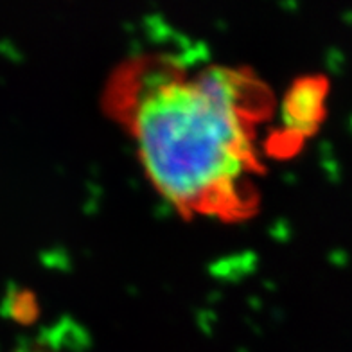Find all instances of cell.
<instances>
[{
  "instance_id": "6da1fadb",
  "label": "cell",
  "mask_w": 352,
  "mask_h": 352,
  "mask_svg": "<svg viewBox=\"0 0 352 352\" xmlns=\"http://www.w3.org/2000/svg\"><path fill=\"white\" fill-rule=\"evenodd\" d=\"M104 111L130 135L158 195L187 218L241 221L257 210V126L272 113L254 72L142 52L108 76Z\"/></svg>"
},
{
  "instance_id": "3957f363",
  "label": "cell",
  "mask_w": 352,
  "mask_h": 352,
  "mask_svg": "<svg viewBox=\"0 0 352 352\" xmlns=\"http://www.w3.org/2000/svg\"><path fill=\"white\" fill-rule=\"evenodd\" d=\"M16 352H56L52 349H45V347H34V349H23V351H16Z\"/></svg>"
},
{
  "instance_id": "7a4b0ae2",
  "label": "cell",
  "mask_w": 352,
  "mask_h": 352,
  "mask_svg": "<svg viewBox=\"0 0 352 352\" xmlns=\"http://www.w3.org/2000/svg\"><path fill=\"white\" fill-rule=\"evenodd\" d=\"M327 92L329 85L320 76L304 78L293 85L286 99V119L289 121L292 135L304 139L318 130L325 113L324 102Z\"/></svg>"
}]
</instances>
